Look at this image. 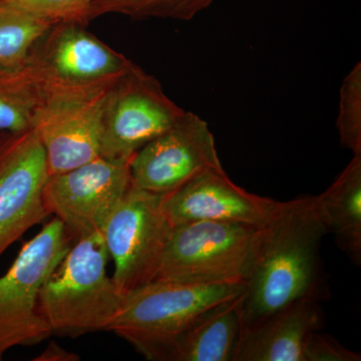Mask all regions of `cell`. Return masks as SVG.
Masks as SVG:
<instances>
[{"instance_id": "cell-1", "label": "cell", "mask_w": 361, "mask_h": 361, "mask_svg": "<svg viewBox=\"0 0 361 361\" xmlns=\"http://www.w3.org/2000/svg\"><path fill=\"white\" fill-rule=\"evenodd\" d=\"M327 234L314 196L283 202L267 225L241 296L242 331L300 299L330 295L320 247Z\"/></svg>"}, {"instance_id": "cell-2", "label": "cell", "mask_w": 361, "mask_h": 361, "mask_svg": "<svg viewBox=\"0 0 361 361\" xmlns=\"http://www.w3.org/2000/svg\"><path fill=\"white\" fill-rule=\"evenodd\" d=\"M109 258L102 232H94L75 240L45 279L39 310L52 336L73 338L108 330L123 297L106 274Z\"/></svg>"}, {"instance_id": "cell-3", "label": "cell", "mask_w": 361, "mask_h": 361, "mask_svg": "<svg viewBox=\"0 0 361 361\" xmlns=\"http://www.w3.org/2000/svg\"><path fill=\"white\" fill-rule=\"evenodd\" d=\"M243 283L203 285L155 280L123 294L106 331L129 342L148 360L216 304L242 295Z\"/></svg>"}, {"instance_id": "cell-4", "label": "cell", "mask_w": 361, "mask_h": 361, "mask_svg": "<svg viewBox=\"0 0 361 361\" xmlns=\"http://www.w3.org/2000/svg\"><path fill=\"white\" fill-rule=\"evenodd\" d=\"M262 231L257 226L216 221L175 226L153 281L244 284Z\"/></svg>"}, {"instance_id": "cell-5", "label": "cell", "mask_w": 361, "mask_h": 361, "mask_svg": "<svg viewBox=\"0 0 361 361\" xmlns=\"http://www.w3.org/2000/svg\"><path fill=\"white\" fill-rule=\"evenodd\" d=\"M71 240L61 221L54 218L23 245L0 277V361L11 348L35 345L52 336L39 310V292L70 250Z\"/></svg>"}, {"instance_id": "cell-6", "label": "cell", "mask_w": 361, "mask_h": 361, "mask_svg": "<svg viewBox=\"0 0 361 361\" xmlns=\"http://www.w3.org/2000/svg\"><path fill=\"white\" fill-rule=\"evenodd\" d=\"M26 63L47 97H52L111 87L132 61L87 32L85 25L61 21L40 37Z\"/></svg>"}, {"instance_id": "cell-7", "label": "cell", "mask_w": 361, "mask_h": 361, "mask_svg": "<svg viewBox=\"0 0 361 361\" xmlns=\"http://www.w3.org/2000/svg\"><path fill=\"white\" fill-rule=\"evenodd\" d=\"M163 197L130 187L102 228L115 263L111 278L123 294L155 279L173 230Z\"/></svg>"}, {"instance_id": "cell-8", "label": "cell", "mask_w": 361, "mask_h": 361, "mask_svg": "<svg viewBox=\"0 0 361 361\" xmlns=\"http://www.w3.org/2000/svg\"><path fill=\"white\" fill-rule=\"evenodd\" d=\"M185 111L165 94L155 77L132 61L109 90L101 157L130 161L145 145L172 128Z\"/></svg>"}, {"instance_id": "cell-9", "label": "cell", "mask_w": 361, "mask_h": 361, "mask_svg": "<svg viewBox=\"0 0 361 361\" xmlns=\"http://www.w3.org/2000/svg\"><path fill=\"white\" fill-rule=\"evenodd\" d=\"M133 186L130 161L99 158L49 175L44 188L45 208L61 221L71 239L102 228Z\"/></svg>"}, {"instance_id": "cell-10", "label": "cell", "mask_w": 361, "mask_h": 361, "mask_svg": "<svg viewBox=\"0 0 361 361\" xmlns=\"http://www.w3.org/2000/svg\"><path fill=\"white\" fill-rule=\"evenodd\" d=\"M130 169L133 186L165 196L207 171L223 167L208 123L186 111L135 154Z\"/></svg>"}, {"instance_id": "cell-11", "label": "cell", "mask_w": 361, "mask_h": 361, "mask_svg": "<svg viewBox=\"0 0 361 361\" xmlns=\"http://www.w3.org/2000/svg\"><path fill=\"white\" fill-rule=\"evenodd\" d=\"M49 176L35 129L0 135V257L49 215L44 201Z\"/></svg>"}, {"instance_id": "cell-12", "label": "cell", "mask_w": 361, "mask_h": 361, "mask_svg": "<svg viewBox=\"0 0 361 361\" xmlns=\"http://www.w3.org/2000/svg\"><path fill=\"white\" fill-rule=\"evenodd\" d=\"M111 87L47 97L33 129L44 146L49 175L101 157L104 108Z\"/></svg>"}, {"instance_id": "cell-13", "label": "cell", "mask_w": 361, "mask_h": 361, "mask_svg": "<svg viewBox=\"0 0 361 361\" xmlns=\"http://www.w3.org/2000/svg\"><path fill=\"white\" fill-rule=\"evenodd\" d=\"M282 203L237 186L224 169L207 171L163 197L164 212L173 227L201 221L264 227Z\"/></svg>"}, {"instance_id": "cell-14", "label": "cell", "mask_w": 361, "mask_h": 361, "mask_svg": "<svg viewBox=\"0 0 361 361\" xmlns=\"http://www.w3.org/2000/svg\"><path fill=\"white\" fill-rule=\"evenodd\" d=\"M319 301L300 299L241 332L235 361H304V348L313 331L324 327Z\"/></svg>"}, {"instance_id": "cell-15", "label": "cell", "mask_w": 361, "mask_h": 361, "mask_svg": "<svg viewBox=\"0 0 361 361\" xmlns=\"http://www.w3.org/2000/svg\"><path fill=\"white\" fill-rule=\"evenodd\" d=\"M241 296L197 316L159 350L154 361H235L242 332Z\"/></svg>"}, {"instance_id": "cell-16", "label": "cell", "mask_w": 361, "mask_h": 361, "mask_svg": "<svg viewBox=\"0 0 361 361\" xmlns=\"http://www.w3.org/2000/svg\"><path fill=\"white\" fill-rule=\"evenodd\" d=\"M314 203L327 234L355 265L361 263V155L337 176Z\"/></svg>"}, {"instance_id": "cell-17", "label": "cell", "mask_w": 361, "mask_h": 361, "mask_svg": "<svg viewBox=\"0 0 361 361\" xmlns=\"http://www.w3.org/2000/svg\"><path fill=\"white\" fill-rule=\"evenodd\" d=\"M47 99L44 85L26 61L0 66V135L33 129Z\"/></svg>"}, {"instance_id": "cell-18", "label": "cell", "mask_w": 361, "mask_h": 361, "mask_svg": "<svg viewBox=\"0 0 361 361\" xmlns=\"http://www.w3.org/2000/svg\"><path fill=\"white\" fill-rule=\"evenodd\" d=\"M54 23L0 0V66L25 63Z\"/></svg>"}, {"instance_id": "cell-19", "label": "cell", "mask_w": 361, "mask_h": 361, "mask_svg": "<svg viewBox=\"0 0 361 361\" xmlns=\"http://www.w3.org/2000/svg\"><path fill=\"white\" fill-rule=\"evenodd\" d=\"M215 0H94L89 21L106 16L120 14L135 20H191L206 11Z\"/></svg>"}, {"instance_id": "cell-20", "label": "cell", "mask_w": 361, "mask_h": 361, "mask_svg": "<svg viewBox=\"0 0 361 361\" xmlns=\"http://www.w3.org/2000/svg\"><path fill=\"white\" fill-rule=\"evenodd\" d=\"M342 147L361 155V65L358 63L342 82L336 121Z\"/></svg>"}, {"instance_id": "cell-21", "label": "cell", "mask_w": 361, "mask_h": 361, "mask_svg": "<svg viewBox=\"0 0 361 361\" xmlns=\"http://www.w3.org/2000/svg\"><path fill=\"white\" fill-rule=\"evenodd\" d=\"M23 11L52 23H75L87 25L94 0H4Z\"/></svg>"}, {"instance_id": "cell-22", "label": "cell", "mask_w": 361, "mask_h": 361, "mask_svg": "<svg viewBox=\"0 0 361 361\" xmlns=\"http://www.w3.org/2000/svg\"><path fill=\"white\" fill-rule=\"evenodd\" d=\"M360 353L350 350L329 334L313 331L304 348V361H360Z\"/></svg>"}, {"instance_id": "cell-23", "label": "cell", "mask_w": 361, "mask_h": 361, "mask_svg": "<svg viewBox=\"0 0 361 361\" xmlns=\"http://www.w3.org/2000/svg\"><path fill=\"white\" fill-rule=\"evenodd\" d=\"M78 356L75 353H68L65 349L61 348L58 344L52 343L47 346L44 353L35 360L42 361H75L78 360Z\"/></svg>"}]
</instances>
